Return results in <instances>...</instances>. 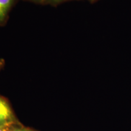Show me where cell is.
I'll return each instance as SVG.
<instances>
[{"label": "cell", "mask_w": 131, "mask_h": 131, "mask_svg": "<svg viewBox=\"0 0 131 131\" xmlns=\"http://www.w3.org/2000/svg\"><path fill=\"white\" fill-rule=\"evenodd\" d=\"M89 1H91V2H94V1H96V0H89Z\"/></svg>", "instance_id": "cell-8"}, {"label": "cell", "mask_w": 131, "mask_h": 131, "mask_svg": "<svg viewBox=\"0 0 131 131\" xmlns=\"http://www.w3.org/2000/svg\"><path fill=\"white\" fill-rule=\"evenodd\" d=\"M30 1H34V2H38V3H41V2H43V1H45V0H30Z\"/></svg>", "instance_id": "cell-6"}, {"label": "cell", "mask_w": 131, "mask_h": 131, "mask_svg": "<svg viewBox=\"0 0 131 131\" xmlns=\"http://www.w3.org/2000/svg\"><path fill=\"white\" fill-rule=\"evenodd\" d=\"M0 131H7V128H3V127H0Z\"/></svg>", "instance_id": "cell-7"}, {"label": "cell", "mask_w": 131, "mask_h": 131, "mask_svg": "<svg viewBox=\"0 0 131 131\" xmlns=\"http://www.w3.org/2000/svg\"><path fill=\"white\" fill-rule=\"evenodd\" d=\"M19 123L7 100L0 96V127L8 128Z\"/></svg>", "instance_id": "cell-1"}, {"label": "cell", "mask_w": 131, "mask_h": 131, "mask_svg": "<svg viewBox=\"0 0 131 131\" xmlns=\"http://www.w3.org/2000/svg\"><path fill=\"white\" fill-rule=\"evenodd\" d=\"M15 0H0V24L5 23Z\"/></svg>", "instance_id": "cell-2"}, {"label": "cell", "mask_w": 131, "mask_h": 131, "mask_svg": "<svg viewBox=\"0 0 131 131\" xmlns=\"http://www.w3.org/2000/svg\"><path fill=\"white\" fill-rule=\"evenodd\" d=\"M5 61L3 59H0V70H1L3 68L4 66Z\"/></svg>", "instance_id": "cell-5"}, {"label": "cell", "mask_w": 131, "mask_h": 131, "mask_svg": "<svg viewBox=\"0 0 131 131\" xmlns=\"http://www.w3.org/2000/svg\"><path fill=\"white\" fill-rule=\"evenodd\" d=\"M7 131H34L29 127L24 126L20 123L10 126L7 128Z\"/></svg>", "instance_id": "cell-3"}, {"label": "cell", "mask_w": 131, "mask_h": 131, "mask_svg": "<svg viewBox=\"0 0 131 131\" xmlns=\"http://www.w3.org/2000/svg\"><path fill=\"white\" fill-rule=\"evenodd\" d=\"M46 1H47L48 2L52 3V4H58V3H60L62 2H64V1H68V0H46Z\"/></svg>", "instance_id": "cell-4"}]
</instances>
